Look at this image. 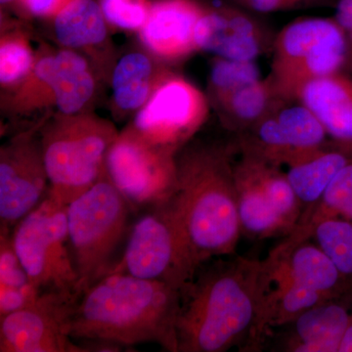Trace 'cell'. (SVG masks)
Here are the masks:
<instances>
[{
  "label": "cell",
  "mask_w": 352,
  "mask_h": 352,
  "mask_svg": "<svg viewBox=\"0 0 352 352\" xmlns=\"http://www.w3.org/2000/svg\"><path fill=\"white\" fill-rule=\"evenodd\" d=\"M351 157L352 152L330 141L320 149L287 166V176L302 201L303 210L321 198L335 176Z\"/></svg>",
  "instance_id": "obj_23"
},
{
  "label": "cell",
  "mask_w": 352,
  "mask_h": 352,
  "mask_svg": "<svg viewBox=\"0 0 352 352\" xmlns=\"http://www.w3.org/2000/svg\"><path fill=\"white\" fill-rule=\"evenodd\" d=\"M298 101L319 120L336 145L352 152V76L346 72L305 85Z\"/></svg>",
  "instance_id": "obj_19"
},
{
  "label": "cell",
  "mask_w": 352,
  "mask_h": 352,
  "mask_svg": "<svg viewBox=\"0 0 352 352\" xmlns=\"http://www.w3.org/2000/svg\"><path fill=\"white\" fill-rule=\"evenodd\" d=\"M261 78L256 61L214 57L208 75L207 95L210 106L214 108L236 88Z\"/></svg>",
  "instance_id": "obj_30"
},
{
  "label": "cell",
  "mask_w": 352,
  "mask_h": 352,
  "mask_svg": "<svg viewBox=\"0 0 352 352\" xmlns=\"http://www.w3.org/2000/svg\"><path fill=\"white\" fill-rule=\"evenodd\" d=\"M41 124L16 132L0 148V233H12L50 193Z\"/></svg>",
  "instance_id": "obj_11"
},
{
  "label": "cell",
  "mask_w": 352,
  "mask_h": 352,
  "mask_svg": "<svg viewBox=\"0 0 352 352\" xmlns=\"http://www.w3.org/2000/svg\"><path fill=\"white\" fill-rule=\"evenodd\" d=\"M171 72L170 65L160 61L144 48L124 53L113 65L109 80L115 117L133 118Z\"/></svg>",
  "instance_id": "obj_18"
},
{
  "label": "cell",
  "mask_w": 352,
  "mask_h": 352,
  "mask_svg": "<svg viewBox=\"0 0 352 352\" xmlns=\"http://www.w3.org/2000/svg\"><path fill=\"white\" fill-rule=\"evenodd\" d=\"M266 287L263 259L238 256L199 270L182 289L177 352H224L247 344Z\"/></svg>",
  "instance_id": "obj_2"
},
{
  "label": "cell",
  "mask_w": 352,
  "mask_h": 352,
  "mask_svg": "<svg viewBox=\"0 0 352 352\" xmlns=\"http://www.w3.org/2000/svg\"><path fill=\"white\" fill-rule=\"evenodd\" d=\"M120 131L111 120L90 112L56 113L39 126L44 164L53 199L68 206L105 173L106 159Z\"/></svg>",
  "instance_id": "obj_4"
},
{
  "label": "cell",
  "mask_w": 352,
  "mask_h": 352,
  "mask_svg": "<svg viewBox=\"0 0 352 352\" xmlns=\"http://www.w3.org/2000/svg\"><path fill=\"white\" fill-rule=\"evenodd\" d=\"M38 51L20 30L2 32L0 38V85L4 94L15 89L31 73Z\"/></svg>",
  "instance_id": "obj_29"
},
{
  "label": "cell",
  "mask_w": 352,
  "mask_h": 352,
  "mask_svg": "<svg viewBox=\"0 0 352 352\" xmlns=\"http://www.w3.org/2000/svg\"><path fill=\"white\" fill-rule=\"evenodd\" d=\"M210 108L207 94L173 71L129 124L152 144L177 154L207 122Z\"/></svg>",
  "instance_id": "obj_10"
},
{
  "label": "cell",
  "mask_w": 352,
  "mask_h": 352,
  "mask_svg": "<svg viewBox=\"0 0 352 352\" xmlns=\"http://www.w3.org/2000/svg\"><path fill=\"white\" fill-rule=\"evenodd\" d=\"M150 0H99L109 25L127 32H139L151 10Z\"/></svg>",
  "instance_id": "obj_32"
},
{
  "label": "cell",
  "mask_w": 352,
  "mask_h": 352,
  "mask_svg": "<svg viewBox=\"0 0 352 352\" xmlns=\"http://www.w3.org/2000/svg\"><path fill=\"white\" fill-rule=\"evenodd\" d=\"M242 8L256 13L283 12L336 6L337 0H233Z\"/></svg>",
  "instance_id": "obj_33"
},
{
  "label": "cell",
  "mask_w": 352,
  "mask_h": 352,
  "mask_svg": "<svg viewBox=\"0 0 352 352\" xmlns=\"http://www.w3.org/2000/svg\"><path fill=\"white\" fill-rule=\"evenodd\" d=\"M241 231L254 239L288 236L291 228L275 210L244 164H234Z\"/></svg>",
  "instance_id": "obj_22"
},
{
  "label": "cell",
  "mask_w": 352,
  "mask_h": 352,
  "mask_svg": "<svg viewBox=\"0 0 352 352\" xmlns=\"http://www.w3.org/2000/svg\"><path fill=\"white\" fill-rule=\"evenodd\" d=\"M241 155L240 161L293 231L302 217L303 207L287 173L280 170V166L258 157L248 154Z\"/></svg>",
  "instance_id": "obj_28"
},
{
  "label": "cell",
  "mask_w": 352,
  "mask_h": 352,
  "mask_svg": "<svg viewBox=\"0 0 352 352\" xmlns=\"http://www.w3.org/2000/svg\"><path fill=\"white\" fill-rule=\"evenodd\" d=\"M276 34L243 9H205L195 29L198 51L214 57L256 61L272 51Z\"/></svg>",
  "instance_id": "obj_14"
},
{
  "label": "cell",
  "mask_w": 352,
  "mask_h": 352,
  "mask_svg": "<svg viewBox=\"0 0 352 352\" xmlns=\"http://www.w3.org/2000/svg\"><path fill=\"white\" fill-rule=\"evenodd\" d=\"M264 263L276 276L336 300L352 296V282L316 243L305 241L283 254L270 252Z\"/></svg>",
  "instance_id": "obj_17"
},
{
  "label": "cell",
  "mask_w": 352,
  "mask_h": 352,
  "mask_svg": "<svg viewBox=\"0 0 352 352\" xmlns=\"http://www.w3.org/2000/svg\"><path fill=\"white\" fill-rule=\"evenodd\" d=\"M71 1L73 0H21L28 13L43 19L54 18Z\"/></svg>",
  "instance_id": "obj_34"
},
{
  "label": "cell",
  "mask_w": 352,
  "mask_h": 352,
  "mask_svg": "<svg viewBox=\"0 0 352 352\" xmlns=\"http://www.w3.org/2000/svg\"><path fill=\"white\" fill-rule=\"evenodd\" d=\"M352 296L327 300L300 315L293 323L285 351L338 352L342 333L351 320Z\"/></svg>",
  "instance_id": "obj_20"
},
{
  "label": "cell",
  "mask_w": 352,
  "mask_h": 352,
  "mask_svg": "<svg viewBox=\"0 0 352 352\" xmlns=\"http://www.w3.org/2000/svg\"><path fill=\"white\" fill-rule=\"evenodd\" d=\"M312 240L352 282V220L342 217L325 220L315 229Z\"/></svg>",
  "instance_id": "obj_31"
},
{
  "label": "cell",
  "mask_w": 352,
  "mask_h": 352,
  "mask_svg": "<svg viewBox=\"0 0 352 352\" xmlns=\"http://www.w3.org/2000/svg\"><path fill=\"white\" fill-rule=\"evenodd\" d=\"M11 234L0 233V317L34 305L41 296L16 254Z\"/></svg>",
  "instance_id": "obj_27"
},
{
  "label": "cell",
  "mask_w": 352,
  "mask_h": 352,
  "mask_svg": "<svg viewBox=\"0 0 352 352\" xmlns=\"http://www.w3.org/2000/svg\"><path fill=\"white\" fill-rule=\"evenodd\" d=\"M205 9L194 0H157L138 32L143 48L168 65L184 61L198 51L195 29Z\"/></svg>",
  "instance_id": "obj_16"
},
{
  "label": "cell",
  "mask_w": 352,
  "mask_h": 352,
  "mask_svg": "<svg viewBox=\"0 0 352 352\" xmlns=\"http://www.w3.org/2000/svg\"><path fill=\"white\" fill-rule=\"evenodd\" d=\"M268 76L285 101L305 85L352 67V44L335 18H303L285 25L273 43Z\"/></svg>",
  "instance_id": "obj_6"
},
{
  "label": "cell",
  "mask_w": 352,
  "mask_h": 352,
  "mask_svg": "<svg viewBox=\"0 0 352 352\" xmlns=\"http://www.w3.org/2000/svg\"><path fill=\"white\" fill-rule=\"evenodd\" d=\"M235 146L187 144L176 155L170 201L197 264L235 254L242 234L232 157Z\"/></svg>",
  "instance_id": "obj_3"
},
{
  "label": "cell",
  "mask_w": 352,
  "mask_h": 352,
  "mask_svg": "<svg viewBox=\"0 0 352 352\" xmlns=\"http://www.w3.org/2000/svg\"><path fill=\"white\" fill-rule=\"evenodd\" d=\"M176 155L152 144L129 124L109 150L106 175L138 214L173 196Z\"/></svg>",
  "instance_id": "obj_9"
},
{
  "label": "cell",
  "mask_w": 352,
  "mask_h": 352,
  "mask_svg": "<svg viewBox=\"0 0 352 352\" xmlns=\"http://www.w3.org/2000/svg\"><path fill=\"white\" fill-rule=\"evenodd\" d=\"M14 1H15V0H1V4L3 6V4L12 3Z\"/></svg>",
  "instance_id": "obj_37"
},
{
  "label": "cell",
  "mask_w": 352,
  "mask_h": 352,
  "mask_svg": "<svg viewBox=\"0 0 352 352\" xmlns=\"http://www.w3.org/2000/svg\"><path fill=\"white\" fill-rule=\"evenodd\" d=\"M55 95L57 113L90 112L98 94L99 76L89 60L76 51L55 50Z\"/></svg>",
  "instance_id": "obj_21"
},
{
  "label": "cell",
  "mask_w": 352,
  "mask_h": 352,
  "mask_svg": "<svg viewBox=\"0 0 352 352\" xmlns=\"http://www.w3.org/2000/svg\"><path fill=\"white\" fill-rule=\"evenodd\" d=\"M283 102L267 76L236 88L214 109L223 126L239 135Z\"/></svg>",
  "instance_id": "obj_24"
},
{
  "label": "cell",
  "mask_w": 352,
  "mask_h": 352,
  "mask_svg": "<svg viewBox=\"0 0 352 352\" xmlns=\"http://www.w3.org/2000/svg\"><path fill=\"white\" fill-rule=\"evenodd\" d=\"M135 215L106 171L91 188L67 206L69 247L80 278V296L117 267Z\"/></svg>",
  "instance_id": "obj_5"
},
{
  "label": "cell",
  "mask_w": 352,
  "mask_h": 352,
  "mask_svg": "<svg viewBox=\"0 0 352 352\" xmlns=\"http://www.w3.org/2000/svg\"><path fill=\"white\" fill-rule=\"evenodd\" d=\"M180 300L182 289L170 285L111 273L69 303L67 333L87 352L145 342L177 352Z\"/></svg>",
  "instance_id": "obj_1"
},
{
  "label": "cell",
  "mask_w": 352,
  "mask_h": 352,
  "mask_svg": "<svg viewBox=\"0 0 352 352\" xmlns=\"http://www.w3.org/2000/svg\"><path fill=\"white\" fill-rule=\"evenodd\" d=\"M339 217L342 219L352 220V198L347 201L346 205L342 208Z\"/></svg>",
  "instance_id": "obj_36"
},
{
  "label": "cell",
  "mask_w": 352,
  "mask_h": 352,
  "mask_svg": "<svg viewBox=\"0 0 352 352\" xmlns=\"http://www.w3.org/2000/svg\"><path fill=\"white\" fill-rule=\"evenodd\" d=\"M55 50L41 48L36 64L29 76L9 94H4L2 105L14 116H28L55 108Z\"/></svg>",
  "instance_id": "obj_26"
},
{
  "label": "cell",
  "mask_w": 352,
  "mask_h": 352,
  "mask_svg": "<svg viewBox=\"0 0 352 352\" xmlns=\"http://www.w3.org/2000/svg\"><path fill=\"white\" fill-rule=\"evenodd\" d=\"M314 113L300 101H285L238 135L237 149L267 163L289 166L330 142Z\"/></svg>",
  "instance_id": "obj_12"
},
{
  "label": "cell",
  "mask_w": 352,
  "mask_h": 352,
  "mask_svg": "<svg viewBox=\"0 0 352 352\" xmlns=\"http://www.w3.org/2000/svg\"><path fill=\"white\" fill-rule=\"evenodd\" d=\"M199 268L168 198L135 215L124 254L112 273L182 289Z\"/></svg>",
  "instance_id": "obj_8"
},
{
  "label": "cell",
  "mask_w": 352,
  "mask_h": 352,
  "mask_svg": "<svg viewBox=\"0 0 352 352\" xmlns=\"http://www.w3.org/2000/svg\"><path fill=\"white\" fill-rule=\"evenodd\" d=\"M335 6V20L346 32L352 44V0H337Z\"/></svg>",
  "instance_id": "obj_35"
},
{
  "label": "cell",
  "mask_w": 352,
  "mask_h": 352,
  "mask_svg": "<svg viewBox=\"0 0 352 352\" xmlns=\"http://www.w3.org/2000/svg\"><path fill=\"white\" fill-rule=\"evenodd\" d=\"M352 198V157L346 166L338 173L323 195L311 207L303 210L294 230L286 236V239L274 248L280 254L286 252L312 240L315 229L325 220L339 217L342 208Z\"/></svg>",
  "instance_id": "obj_25"
},
{
  "label": "cell",
  "mask_w": 352,
  "mask_h": 352,
  "mask_svg": "<svg viewBox=\"0 0 352 352\" xmlns=\"http://www.w3.org/2000/svg\"><path fill=\"white\" fill-rule=\"evenodd\" d=\"M16 254L41 295L75 300L80 278L69 247L67 206L48 195L13 229Z\"/></svg>",
  "instance_id": "obj_7"
},
{
  "label": "cell",
  "mask_w": 352,
  "mask_h": 352,
  "mask_svg": "<svg viewBox=\"0 0 352 352\" xmlns=\"http://www.w3.org/2000/svg\"><path fill=\"white\" fill-rule=\"evenodd\" d=\"M52 19L54 38L60 47L87 57L99 78L109 82L117 59L109 23L99 3L94 0H73Z\"/></svg>",
  "instance_id": "obj_15"
},
{
  "label": "cell",
  "mask_w": 352,
  "mask_h": 352,
  "mask_svg": "<svg viewBox=\"0 0 352 352\" xmlns=\"http://www.w3.org/2000/svg\"><path fill=\"white\" fill-rule=\"evenodd\" d=\"M72 302L45 294L34 305L0 317V352H87L67 333Z\"/></svg>",
  "instance_id": "obj_13"
}]
</instances>
